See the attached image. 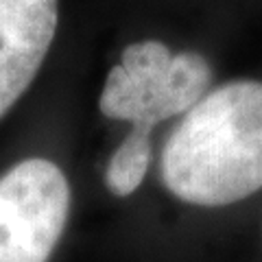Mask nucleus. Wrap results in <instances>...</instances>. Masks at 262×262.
Masks as SVG:
<instances>
[{
    "instance_id": "f03ea898",
    "label": "nucleus",
    "mask_w": 262,
    "mask_h": 262,
    "mask_svg": "<svg viewBox=\"0 0 262 262\" xmlns=\"http://www.w3.org/2000/svg\"><path fill=\"white\" fill-rule=\"evenodd\" d=\"M212 68L199 53L173 55L158 39H142L122 51L105 79L98 110L131 122V131L151 134L155 125L192 110L208 92Z\"/></svg>"
},
{
    "instance_id": "20e7f679",
    "label": "nucleus",
    "mask_w": 262,
    "mask_h": 262,
    "mask_svg": "<svg viewBox=\"0 0 262 262\" xmlns=\"http://www.w3.org/2000/svg\"><path fill=\"white\" fill-rule=\"evenodd\" d=\"M57 20V0H0V118L42 68Z\"/></svg>"
},
{
    "instance_id": "39448f33",
    "label": "nucleus",
    "mask_w": 262,
    "mask_h": 262,
    "mask_svg": "<svg viewBox=\"0 0 262 262\" xmlns=\"http://www.w3.org/2000/svg\"><path fill=\"white\" fill-rule=\"evenodd\" d=\"M151 164V136L140 131H129L118 144L105 170V184L116 196H129L144 182Z\"/></svg>"
},
{
    "instance_id": "f257e3e1",
    "label": "nucleus",
    "mask_w": 262,
    "mask_h": 262,
    "mask_svg": "<svg viewBox=\"0 0 262 262\" xmlns=\"http://www.w3.org/2000/svg\"><path fill=\"white\" fill-rule=\"evenodd\" d=\"M162 179L177 199L219 208L262 188V81L212 90L170 134Z\"/></svg>"
},
{
    "instance_id": "7ed1b4c3",
    "label": "nucleus",
    "mask_w": 262,
    "mask_h": 262,
    "mask_svg": "<svg viewBox=\"0 0 262 262\" xmlns=\"http://www.w3.org/2000/svg\"><path fill=\"white\" fill-rule=\"evenodd\" d=\"M70 214V184L55 162L29 158L0 177V262H48Z\"/></svg>"
}]
</instances>
